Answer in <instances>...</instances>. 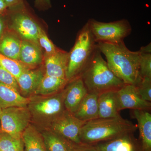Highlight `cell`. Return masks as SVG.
<instances>
[{"instance_id":"12","label":"cell","mask_w":151,"mask_h":151,"mask_svg":"<svg viewBox=\"0 0 151 151\" xmlns=\"http://www.w3.org/2000/svg\"><path fill=\"white\" fill-rule=\"evenodd\" d=\"M94 145L97 151H141L139 142L134 133H127Z\"/></svg>"},{"instance_id":"27","label":"cell","mask_w":151,"mask_h":151,"mask_svg":"<svg viewBox=\"0 0 151 151\" xmlns=\"http://www.w3.org/2000/svg\"><path fill=\"white\" fill-rule=\"evenodd\" d=\"M135 85L138 93L143 100L151 102V78H141L140 80Z\"/></svg>"},{"instance_id":"10","label":"cell","mask_w":151,"mask_h":151,"mask_svg":"<svg viewBox=\"0 0 151 151\" xmlns=\"http://www.w3.org/2000/svg\"><path fill=\"white\" fill-rule=\"evenodd\" d=\"M119 111L126 109L150 111L151 102L143 100L134 85L124 84L117 90Z\"/></svg>"},{"instance_id":"18","label":"cell","mask_w":151,"mask_h":151,"mask_svg":"<svg viewBox=\"0 0 151 151\" xmlns=\"http://www.w3.org/2000/svg\"><path fill=\"white\" fill-rule=\"evenodd\" d=\"M97 93L88 92L73 114L76 119L84 122L99 118Z\"/></svg>"},{"instance_id":"36","label":"cell","mask_w":151,"mask_h":151,"mask_svg":"<svg viewBox=\"0 0 151 151\" xmlns=\"http://www.w3.org/2000/svg\"><path fill=\"white\" fill-rule=\"evenodd\" d=\"M0 127H1V124H0Z\"/></svg>"},{"instance_id":"30","label":"cell","mask_w":151,"mask_h":151,"mask_svg":"<svg viewBox=\"0 0 151 151\" xmlns=\"http://www.w3.org/2000/svg\"><path fill=\"white\" fill-rule=\"evenodd\" d=\"M7 11L0 13V40L8 29Z\"/></svg>"},{"instance_id":"19","label":"cell","mask_w":151,"mask_h":151,"mask_svg":"<svg viewBox=\"0 0 151 151\" xmlns=\"http://www.w3.org/2000/svg\"><path fill=\"white\" fill-rule=\"evenodd\" d=\"M30 100L12 87L0 83V108L27 107Z\"/></svg>"},{"instance_id":"22","label":"cell","mask_w":151,"mask_h":151,"mask_svg":"<svg viewBox=\"0 0 151 151\" xmlns=\"http://www.w3.org/2000/svg\"><path fill=\"white\" fill-rule=\"evenodd\" d=\"M22 139L24 151H47L41 133L31 125L23 132Z\"/></svg>"},{"instance_id":"11","label":"cell","mask_w":151,"mask_h":151,"mask_svg":"<svg viewBox=\"0 0 151 151\" xmlns=\"http://www.w3.org/2000/svg\"><path fill=\"white\" fill-rule=\"evenodd\" d=\"M63 90L65 110L73 114L78 109L88 91L80 76L68 82Z\"/></svg>"},{"instance_id":"16","label":"cell","mask_w":151,"mask_h":151,"mask_svg":"<svg viewBox=\"0 0 151 151\" xmlns=\"http://www.w3.org/2000/svg\"><path fill=\"white\" fill-rule=\"evenodd\" d=\"M99 118L103 119L120 117L117 90L102 92L98 98Z\"/></svg>"},{"instance_id":"8","label":"cell","mask_w":151,"mask_h":151,"mask_svg":"<svg viewBox=\"0 0 151 151\" xmlns=\"http://www.w3.org/2000/svg\"><path fill=\"white\" fill-rule=\"evenodd\" d=\"M63 89L47 98L31 99L27 106L31 115L41 121L49 120L50 123L61 116L66 110L63 102Z\"/></svg>"},{"instance_id":"33","label":"cell","mask_w":151,"mask_h":151,"mask_svg":"<svg viewBox=\"0 0 151 151\" xmlns=\"http://www.w3.org/2000/svg\"><path fill=\"white\" fill-rule=\"evenodd\" d=\"M73 151H97L94 145L83 144Z\"/></svg>"},{"instance_id":"25","label":"cell","mask_w":151,"mask_h":151,"mask_svg":"<svg viewBox=\"0 0 151 151\" xmlns=\"http://www.w3.org/2000/svg\"><path fill=\"white\" fill-rule=\"evenodd\" d=\"M0 65L18 78L24 70L29 69L19 60L11 59L0 53Z\"/></svg>"},{"instance_id":"6","label":"cell","mask_w":151,"mask_h":151,"mask_svg":"<svg viewBox=\"0 0 151 151\" xmlns=\"http://www.w3.org/2000/svg\"><path fill=\"white\" fill-rule=\"evenodd\" d=\"M86 24L97 43L122 42L132 31L129 22L125 19L104 22L92 19H89Z\"/></svg>"},{"instance_id":"23","label":"cell","mask_w":151,"mask_h":151,"mask_svg":"<svg viewBox=\"0 0 151 151\" xmlns=\"http://www.w3.org/2000/svg\"><path fill=\"white\" fill-rule=\"evenodd\" d=\"M67 83L65 78L44 74L40 84L34 94L41 96L56 94L63 89Z\"/></svg>"},{"instance_id":"34","label":"cell","mask_w":151,"mask_h":151,"mask_svg":"<svg viewBox=\"0 0 151 151\" xmlns=\"http://www.w3.org/2000/svg\"><path fill=\"white\" fill-rule=\"evenodd\" d=\"M141 53H151V44L149 43L146 46H143L141 47L139 50Z\"/></svg>"},{"instance_id":"14","label":"cell","mask_w":151,"mask_h":151,"mask_svg":"<svg viewBox=\"0 0 151 151\" xmlns=\"http://www.w3.org/2000/svg\"><path fill=\"white\" fill-rule=\"evenodd\" d=\"M131 115L137 121L141 151H151V113L146 110H133Z\"/></svg>"},{"instance_id":"32","label":"cell","mask_w":151,"mask_h":151,"mask_svg":"<svg viewBox=\"0 0 151 151\" xmlns=\"http://www.w3.org/2000/svg\"><path fill=\"white\" fill-rule=\"evenodd\" d=\"M8 9L15 7L24 3V0H3Z\"/></svg>"},{"instance_id":"15","label":"cell","mask_w":151,"mask_h":151,"mask_svg":"<svg viewBox=\"0 0 151 151\" xmlns=\"http://www.w3.org/2000/svg\"><path fill=\"white\" fill-rule=\"evenodd\" d=\"M43 59V51L39 45L22 40L19 61L30 68H35L42 64Z\"/></svg>"},{"instance_id":"28","label":"cell","mask_w":151,"mask_h":151,"mask_svg":"<svg viewBox=\"0 0 151 151\" xmlns=\"http://www.w3.org/2000/svg\"><path fill=\"white\" fill-rule=\"evenodd\" d=\"M140 53V77L141 78H151V53Z\"/></svg>"},{"instance_id":"4","label":"cell","mask_w":151,"mask_h":151,"mask_svg":"<svg viewBox=\"0 0 151 151\" xmlns=\"http://www.w3.org/2000/svg\"><path fill=\"white\" fill-rule=\"evenodd\" d=\"M97 48V42L86 23L79 31L74 46L68 52L65 73L68 82L80 76Z\"/></svg>"},{"instance_id":"31","label":"cell","mask_w":151,"mask_h":151,"mask_svg":"<svg viewBox=\"0 0 151 151\" xmlns=\"http://www.w3.org/2000/svg\"><path fill=\"white\" fill-rule=\"evenodd\" d=\"M35 6L40 11H45L51 7L50 0H35Z\"/></svg>"},{"instance_id":"2","label":"cell","mask_w":151,"mask_h":151,"mask_svg":"<svg viewBox=\"0 0 151 151\" xmlns=\"http://www.w3.org/2000/svg\"><path fill=\"white\" fill-rule=\"evenodd\" d=\"M137 129V125L121 116L99 118L85 122L80 132V140L83 144L94 145L127 133H134Z\"/></svg>"},{"instance_id":"17","label":"cell","mask_w":151,"mask_h":151,"mask_svg":"<svg viewBox=\"0 0 151 151\" xmlns=\"http://www.w3.org/2000/svg\"><path fill=\"white\" fill-rule=\"evenodd\" d=\"M44 74L41 68H37L28 69L20 75L17 80L24 97L34 93Z\"/></svg>"},{"instance_id":"29","label":"cell","mask_w":151,"mask_h":151,"mask_svg":"<svg viewBox=\"0 0 151 151\" xmlns=\"http://www.w3.org/2000/svg\"><path fill=\"white\" fill-rule=\"evenodd\" d=\"M0 83L11 86L20 92L16 78L9 71L0 65Z\"/></svg>"},{"instance_id":"5","label":"cell","mask_w":151,"mask_h":151,"mask_svg":"<svg viewBox=\"0 0 151 151\" xmlns=\"http://www.w3.org/2000/svg\"><path fill=\"white\" fill-rule=\"evenodd\" d=\"M7 15L9 30L16 34L22 40L29 41L39 44L38 37L42 28L24 1L15 7L8 9Z\"/></svg>"},{"instance_id":"13","label":"cell","mask_w":151,"mask_h":151,"mask_svg":"<svg viewBox=\"0 0 151 151\" xmlns=\"http://www.w3.org/2000/svg\"><path fill=\"white\" fill-rule=\"evenodd\" d=\"M68 58V52L58 48L53 54L44 57L45 74L65 79Z\"/></svg>"},{"instance_id":"35","label":"cell","mask_w":151,"mask_h":151,"mask_svg":"<svg viewBox=\"0 0 151 151\" xmlns=\"http://www.w3.org/2000/svg\"><path fill=\"white\" fill-rule=\"evenodd\" d=\"M8 7L3 0H0V13L7 10Z\"/></svg>"},{"instance_id":"3","label":"cell","mask_w":151,"mask_h":151,"mask_svg":"<svg viewBox=\"0 0 151 151\" xmlns=\"http://www.w3.org/2000/svg\"><path fill=\"white\" fill-rule=\"evenodd\" d=\"M88 92L100 94L117 90L124 83L113 73L97 48L80 75Z\"/></svg>"},{"instance_id":"21","label":"cell","mask_w":151,"mask_h":151,"mask_svg":"<svg viewBox=\"0 0 151 151\" xmlns=\"http://www.w3.org/2000/svg\"><path fill=\"white\" fill-rule=\"evenodd\" d=\"M47 151H73L79 146L50 130L41 133Z\"/></svg>"},{"instance_id":"1","label":"cell","mask_w":151,"mask_h":151,"mask_svg":"<svg viewBox=\"0 0 151 151\" xmlns=\"http://www.w3.org/2000/svg\"><path fill=\"white\" fill-rule=\"evenodd\" d=\"M97 48L105 55L110 70L125 84L136 85L140 80L139 51H132L124 41L117 43L97 42Z\"/></svg>"},{"instance_id":"24","label":"cell","mask_w":151,"mask_h":151,"mask_svg":"<svg viewBox=\"0 0 151 151\" xmlns=\"http://www.w3.org/2000/svg\"><path fill=\"white\" fill-rule=\"evenodd\" d=\"M0 151H24L22 138L13 137L0 132Z\"/></svg>"},{"instance_id":"7","label":"cell","mask_w":151,"mask_h":151,"mask_svg":"<svg viewBox=\"0 0 151 151\" xmlns=\"http://www.w3.org/2000/svg\"><path fill=\"white\" fill-rule=\"evenodd\" d=\"M31 115L27 107L0 108V132L13 137L22 138L29 125Z\"/></svg>"},{"instance_id":"26","label":"cell","mask_w":151,"mask_h":151,"mask_svg":"<svg viewBox=\"0 0 151 151\" xmlns=\"http://www.w3.org/2000/svg\"><path fill=\"white\" fill-rule=\"evenodd\" d=\"M38 42L40 46L44 50V57L53 54L58 49L49 39L46 33L42 28L39 34Z\"/></svg>"},{"instance_id":"9","label":"cell","mask_w":151,"mask_h":151,"mask_svg":"<svg viewBox=\"0 0 151 151\" xmlns=\"http://www.w3.org/2000/svg\"><path fill=\"white\" fill-rule=\"evenodd\" d=\"M85 123L65 110L50 123V130L71 142L81 145L83 143L80 140V132Z\"/></svg>"},{"instance_id":"20","label":"cell","mask_w":151,"mask_h":151,"mask_svg":"<svg viewBox=\"0 0 151 151\" xmlns=\"http://www.w3.org/2000/svg\"><path fill=\"white\" fill-rule=\"evenodd\" d=\"M22 40L8 29L0 40V53L11 59L19 60Z\"/></svg>"}]
</instances>
